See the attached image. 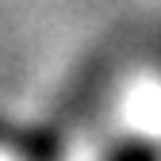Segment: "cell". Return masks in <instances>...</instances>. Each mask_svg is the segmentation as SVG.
<instances>
[{"instance_id": "obj_1", "label": "cell", "mask_w": 161, "mask_h": 161, "mask_svg": "<svg viewBox=\"0 0 161 161\" xmlns=\"http://www.w3.org/2000/svg\"><path fill=\"white\" fill-rule=\"evenodd\" d=\"M42 150L35 142H27L23 130H4L0 127V161H38Z\"/></svg>"}]
</instances>
